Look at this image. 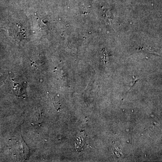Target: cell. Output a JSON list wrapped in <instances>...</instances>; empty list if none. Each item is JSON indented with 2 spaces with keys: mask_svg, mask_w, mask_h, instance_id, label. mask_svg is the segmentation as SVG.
I'll list each match as a JSON object with an SVG mask.
<instances>
[{
  "mask_svg": "<svg viewBox=\"0 0 162 162\" xmlns=\"http://www.w3.org/2000/svg\"><path fill=\"white\" fill-rule=\"evenodd\" d=\"M42 113L41 111H37L34 116V118L33 124L34 125H40L42 122Z\"/></svg>",
  "mask_w": 162,
  "mask_h": 162,
  "instance_id": "1",
  "label": "cell"
},
{
  "mask_svg": "<svg viewBox=\"0 0 162 162\" xmlns=\"http://www.w3.org/2000/svg\"><path fill=\"white\" fill-rule=\"evenodd\" d=\"M52 99H53V102H54V105H55V106L56 107V108L57 110L60 109L61 107V105L60 102L58 99L57 97H54V98H52Z\"/></svg>",
  "mask_w": 162,
  "mask_h": 162,
  "instance_id": "2",
  "label": "cell"
}]
</instances>
